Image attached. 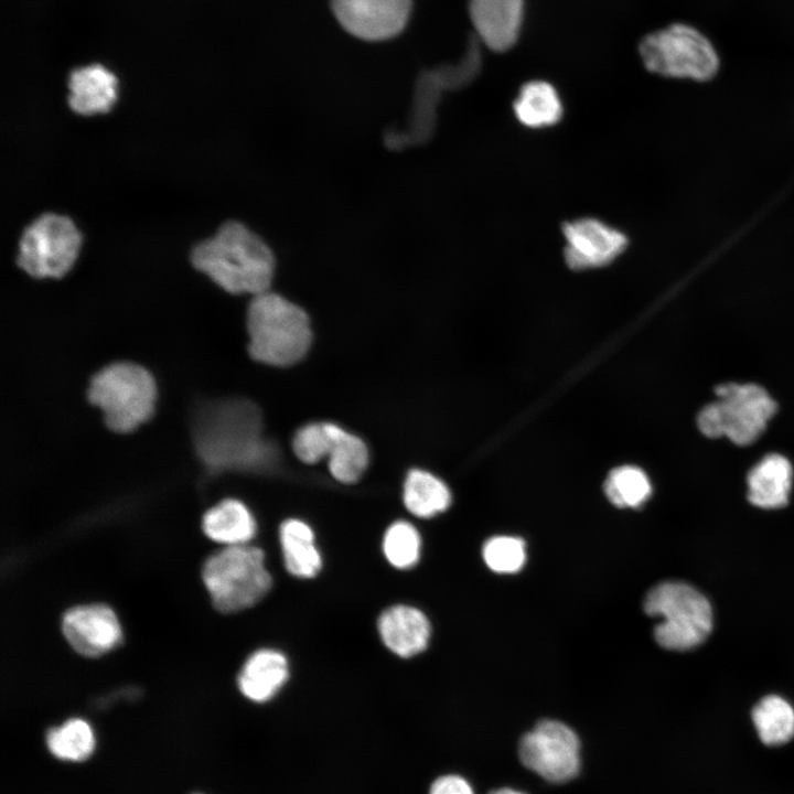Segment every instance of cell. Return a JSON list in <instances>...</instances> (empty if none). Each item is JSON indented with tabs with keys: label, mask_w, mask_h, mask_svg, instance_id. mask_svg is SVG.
Returning a JSON list of instances; mask_svg holds the SVG:
<instances>
[{
	"label": "cell",
	"mask_w": 794,
	"mask_h": 794,
	"mask_svg": "<svg viewBox=\"0 0 794 794\" xmlns=\"http://www.w3.org/2000/svg\"><path fill=\"white\" fill-rule=\"evenodd\" d=\"M444 90L436 68L422 72L416 81L407 127L386 131L385 146L390 150H404L428 142L436 130L437 108Z\"/></svg>",
	"instance_id": "cell-14"
},
{
	"label": "cell",
	"mask_w": 794,
	"mask_h": 794,
	"mask_svg": "<svg viewBox=\"0 0 794 794\" xmlns=\"http://www.w3.org/2000/svg\"><path fill=\"white\" fill-rule=\"evenodd\" d=\"M482 556L486 566L495 572H517L526 560L525 544L518 537L494 536L484 543Z\"/></svg>",
	"instance_id": "cell-29"
},
{
	"label": "cell",
	"mask_w": 794,
	"mask_h": 794,
	"mask_svg": "<svg viewBox=\"0 0 794 794\" xmlns=\"http://www.w3.org/2000/svg\"><path fill=\"white\" fill-rule=\"evenodd\" d=\"M341 26L365 41H384L406 26L411 0H331Z\"/></svg>",
	"instance_id": "cell-12"
},
{
	"label": "cell",
	"mask_w": 794,
	"mask_h": 794,
	"mask_svg": "<svg viewBox=\"0 0 794 794\" xmlns=\"http://www.w3.org/2000/svg\"><path fill=\"white\" fill-rule=\"evenodd\" d=\"M197 458L210 472L257 466L264 447L254 407L244 401L202 405L192 423Z\"/></svg>",
	"instance_id": "cell-2"
},
{
	"label": "cell",
	"mask_w": 794,
	"mask_h": 794,
	"mask_svg": "<svg viewBox=\"0 0 794 794\" xmlns=\"http://www.w3.org/2000/svg\"><path fill=\"white\" fill-rule=\"evenodd\" d=\"M792 465L781 454L763 458L748 475V498L761 508L786 505L792 485Z\"/></svg>",
	"instance_id": "cell-21"
},
{
	"label": "cell",
	"mask_w": 794,
	"mask_h": 794,
	"mask_svg": "<svg viewBox=\"0 0 794 794\" xmlns=\"http://www.w3.org/2000/svg\"><path fill=\"white\" fill-rule=\"evenodd\" d=\"M279 540L286 570L293 577L311 579L322 569V556L313 529L305 522L289 518L279 527Z\"/></svg>",
	"instance_id": "cell-20"
},
{
	"label": "cell",
	"mask_w": 794,
	"mask_h": 794,
	"mask_svg": "<svg viewBox=\"0 0 794 794\" xmlns=\"http://www.w3.org/2000/svg\"><path fill=\"white\" fill-rule=\"evenodd\" d=\"M117 79L98 64L76 68L68 78L69 108L81 115L106 112L116 99Z\"/></svg>",
	"instance_id": "cell-18"
},
{
	"label": "cell",
	"mask_w": 794,
	"mask_h": 794,
	"mask_svg": "<svg viewBox=\"0 0 794 794\" xmlns=\"http://www.w3.org/2000/svg\"><path fill=\"white\" fill-rule=\"evenodd\" d=\"M289 675V662L282 652L260 648L242 666L237 684L240 693L249 700L266 702L279 693Z\"/></svg>",
	"instance_id": "cell-17"
},
{
	"label": "cell",
	"mask_w": 794,
	"mask_h": 794,
	"mask_svg": "<svg viewBox=\"0 0 794 794\" xmlns=\"http://www.w3.org/2000/svg\"><path fill=\"white\" fill-rule=\"evenodd\" d=\"M758 734L766 745H780L794 737V709L779 696H766L752 710Z\"/></svg>",
	"instance_id": "cell-25"
},
{
	"label": "cell",
	"mask_w": 794,
	"mask_h": 794,
	"mask_svg": "<svg viewBox=\"0 0 794 794\" xmlns=\"http://www.w3.org/2000/svg\"><path fill=\"white\" fill-rule=\"evenodd\" d=\"M405 507L419 518H430L446 511L451 503L448 486L433 474L414 469L408 472L403 492Z\"/></svg>",
	"instance_id": "cell-24"
},
{
	"label": "cell",
	"mask_w": 794,
	"mask_h": 794,
	"mask_svg": "<svg viewBox=\"0 0 794 794\" xmlns=\"http://www.w3.org/2000/svg\"><path fill=\"white\" fill-rule=\"evenodd\" d=\"M205 535L226 546L245 545L257 532L256 519L240 501L226 498L211 507L203 516Z\"/></svg>",
	"instance_id": "cell-22"
},
{
	"label": "cell",
	"mask_w": 794,
	"mask_h": 794,
	"mask_svg": "<svg viewBox=\"0 0 794 794\" xmlns=\"http://www.w3.org/2000/svg\"><path fill=\"white\" fill-rule=\"evenodd\" d=\"M194 794H201V793H194Z\"/></svg>",
	"instance_id": "cell-33"
},
{
	"label": "cell",
	"mask_w": 794,
	"mask_h": 794,
	"mask_svg": "<svg viewBox=\"0 0 794 794\" xmlns=\"http://www.w3.org/2000/svg\"><path fill=\"white\" fill-rule=\"evenodd\" d=\"M46 744L50 752L61 760L83 761L94 751L95 737L85 720L73 718L51 729L46 734Z\"/></svg>",
	"instance_id": "cell-26"
},
{
	"label": "cell",
	"mask_w": 794,
	"mask_h": 794,
	"mask_svg": "<svg viewBox=\"0 0 794 794\" xmlns=\"http://www.w3.org/2000/svg\"><path fill=\"white\" fill-rule=\"evenodd\" d=\"M639 50L645 67L664 77L704 82L720 67L713 43L688 24H672L646 35Z\"/></svg>",
	"instance_id": "cell-7"
},
{
	"label": "cell",
	"mask_w": 794,
	"mask_h": 794,
	"mask_svg": "<svg viewBox=\"0 0 794 794\" xmlns=\"http://www.w3.org/2000/svg\"><path fill=\"white\" fill-rule=\"evenodd\" d=\"M561 233L565 262L576 271L611 265L629 246L625 232L592 216L565 222Z\"/></svg>",
	"instance_id": "cell-11"
},
{
	"label": "cell",
	"mask_w": 794,
	"mask_h": 794,
	"mask_svg": "<svg viewBox=\"0 0 794 794\" xmlns=\"http://www.w3.org/2000/svg\"><path fill=\"white\" fill-rule=\"evenodd\" d=\"M603 489L609 501L618 507H639L652 493V486L645 472L633 465H623L612 470Z\"/></svg>",
	"instance_id": "cell-27"
},
{
	"label": "cell",
	"mask_w": 794,
	"mask_h": 794,
	"mask_svg": "<svg viewBox=\"0 0 794 794\" xmlns=\"http://www.w3.org/2000/svg\"><path fill=\"white\" fill-rule=\"evenodd\" d=\"M331 446L328 466L331 475L341 483L356 482L368 464V450L364 441L342 427L328 422Z\"/></svg>",
	"instance_id": "cell-23"
},
{
	"label": "cell",
	"mask_w": 794,
	"mask_h": 794,
	"mask_svg": "<svg viewBox=\"0 0 794 794\" xmlns=\"http://www.w3.org/2000/svg\"><path fill=\"white\" fill-rule=\"evenodd\" d=\"M202 577L213 605L222 613L255 605L272 587L264 551L248 544L226 546L212 555Z\"/></svg>",
	"instance_id": "cell-5"
},
{
	"label": "cell",
	"mask_w": 794,
	"mask_h": 794,
	"mask_svg": "<svg viewBox=\"0 0 794 794\" xmlns=\"http://www.w3.org/2000/svg\"><path fill=\"white\" fill-rule=\"evenodd\" d=\"M646 614L661 618L656 642L666 650L686 651L702 643L711 631L708 600L691 586L666 581L652 588L644 600Z\"/></svg>",
	"instance_id": "cell-6"
},
{
	"label": "cell",
	"mask_w": 794,
	"mask_h": 794,
	"mask_svg": "<svg viewBox=\"0 0 794 794\" xmlns=\"http://www.w3.org/2000/svg\"><path fill=\"white\" fill-rule=\"evenodd\" d=\"M382 548L389 565L396 569L406 570L419 561L421 537L411 523L396 521L386 529Z\"/></svg>",
	"instance_id": "cell-28"
},
{
	"label": "cell",
	"mask_w": 794,
	"mask_h": 794,
	"mask_svg": "<svg viewBox=\"0 0 794 794\" xmlns=\"http://www.w3.org/2000/svg\"><path fill=\"white\" fill-rule=\"evenodd\" d=\"M469 11L479 37L491 50L505 51L516 42L524 0H470Z\"/></svg>",
	"instance_id": "cell-16"
},
{
	"label": "cell",
	"mask_w": 794,
	"mask_h": 794,
	"mask_svg": "<svg viewBox=\"0 0 794 794\" xmlns=\"http://www.w3.org/2000/svg\"><path fill=\"white\" fill-rule=\"evenodd\" d=\"M718 401L698 415L699 430L709 438L727 437L739 446L754 442L775 414L776 404L757 384H723L716 389Z\"/></svg>",
	"instance_id": "cell-8"
},
{
	"label": "cell",
	"mask_w": 794,
	"mask_h": 794,
	"mask_svg": "<svg viewBox=\"0 0 794 794\" xmlns=\"http://www.w3.org/2000/svg\"><path fill=\"white\" fill-rule=\"evenodd\" d=\"M62 631L68 644L86 657H97L112 650L121 640L115 612L105 604L78 605L65 612Z\"/></svg>",
	"instance_id": "cell-13"
},
{
	"label": "cell",
	"mask_w": 794,
	"mask_h": 794,
	"mask_svg": "<svg viewBox=\"0 0 794 794\" xmlns=\"http://www.w3.org/2000/svg\"><path fill=\"white\" fill-rule=\"evenodd\" d=\"M190 260L225 291L253 297L270 290L276 267L270 247L236 221L224 223L214 236L196 244Z\"/></svg>",
	"instance_id": "cell-1"
},
{
	"label": "cell",
	"mask_w": 794,
	"mask_h": 794,
	"mask_svg": "<svg viewBox=\"0 0 794 794\" xmlns=\"http://www.w3.org/2000/svg\"><path fill=\"white\" fill-rule=\"evenodd\" d=\"M429 794H474V792L463 777L444 775L433 782Z\"/></svg>",
	"instance_id": "cell-31"
},
{
	"label": "cell",
	"mask_w": 794,
	"mask_h": 794,
	"mask_svg": "<svg viewBox=\"0 0 794 794\" xmlns=\"http://www.w3.org/2000/svg\"><path fill=\"white\" fill-rule=\"evenodd\" d=\"M491 794H524V793H521V792L512 790V788H500V790L492 792Z\"/></svg>",
	"instance_id": "cell-32"
},
{
	"label": "cell",
	"mask_w": 794,
	"mask_h": 794,
	"mask_svg": "<svg viewBox=\"0 0 794 794\" xmlns=\"http://www.w3.org/2000/svg\"><path fill=\"white\" fill-rule=\"evenodd\" d=\"M513 114L525 128L539 130L556 126L565 114L564 101L556 87L544 79L525 83L513 101Z\"/></svg>",
	"instance_id": "cell-19"
},
{
	"label": "cell",
	"mask_w": 794,
	"mask_h": 794,
	"mask_svg": "<svg viewBox=\"0 0 794 794\" xmlns=\"http://www.w3.org/2000/svg\"><path fill=\"white\" fill-rule=\"evenodd\" d=\"M87 397L101 410L104 422L110 430L126 433L152 416L157 385L142 366L116 362L92 377Z\"/></svg>",
	"instance_id": "cell-4"
},
{
	"label": "cell",
	"mask_w": 794,
	"mask_h": 794,
	"mask_svg": "<svg viewBox=\"0 0 794 794\" xmlns=\"http://www.w3.org/2000/svg\"><path fill=\"white\" fill-rule=\"evenodd\" d=\"M247 331L249 355L270 366L285 367L299 362L312 341L307 312L270 290L251 298Z\"/></svg>",
	"instance_id": "cell-3"
},
{
	"label": "cell",
	"mask_w": 794,
	"mask_h": 794,
	"mask_svg": "<svg viewBox=\"0 0 794 794\" xmlns=\"http://www.w3.org/2000/svg\"><path fill=\"white\" fill-rule=\"evenodd\" d=\"M330 446L328 422L308 423L296 432L292 440L294 454L307 464H314L328 457Z\"/></svg>",
	"instance_id": "cell-30"
},
{
	"label": "cell",
	"mask_w": 794,
	"mask_h": 794,
	"mask_svg": "<svg viewBox=\"0 0 794 794\" xmlns=\"http://www.w3.org/2000/svg\"><path fill=\"white\" fill-rule=\"evenodd\" d=\"M79 245L81 235L68 217L42 214L23 230L17 264L33 278H61L75 261Z\"/></svg>",
	"instance_id": "cell-9"
},
{
	"label": "cell",
	"mask_w": 794,
	"mask_h": 794,
	"mask_svg": "<svg viewBox=\"0 0 794 794\" xmlns=\"http://www.w3.org/2000/svg\"><path fill=\"white\" fill-rule=\"evenodd\" d=\"M377 630L383 644L401 658H410L423 652L431 636L427 615L408 604L385 609L378 616Z\"/></svg>",
	"instance_id": "cell-15"
},
{
	"label": "cell",
	"mask_w": 794,
	"mask_h": 794,
	"mask_svg": "<svg viewBox=\"0 0 794 794\" xmlns=\"http://www.w3.org/2000/svg\"><path fill=\"white\" fill-rule=\"evenodd\" d=\"M522 763L545 780L562 783L580 769V742L576 732L556 720L539 721L519 742Z\"/></svg>",
	"instance_id": "cell-10"
}]
</instances>
